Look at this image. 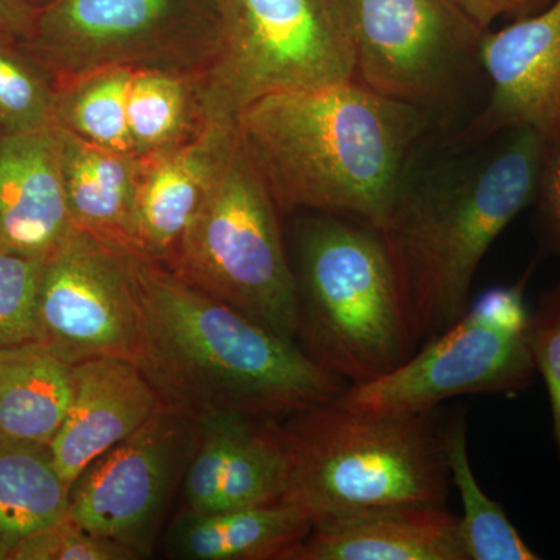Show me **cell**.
Here are the masks:
<instances>
[{
	"label": "cell",
	"mask_w": 560,
	"mask_h": 560,
	"mask_svg": "<svg viewBox=\"0 0 560 560\" xmlns=\"http://www.w3.org/2000/svg\"><path fill=\"white\" fill-rule=\"evenodd\" d=\"M237 136V124L212 121L198 138L142 161L132 254L168 267L197 219Z\"/></svg>",
	"instance_id": "17"
},
{
	"label": "cell",
	"mask_w": 560,
	"mask_h": 560,
	"mask_svg": "<svg viewBox=\"0 0 560 560\" xmlns=\"http://www.w3.org/2000/svg\"><path fill=\"white\" fill-rule=\"evenodd\" d=\"M58 130L62 184L73 228L132 253L142 161L102 149L65 128Z\"/></svg>",
	"instance_id": "21"
},
{
	"label": "cell",
	"mask_w": 560,
	"mask_h": 560,
	"mask_svg": "<svg viewBox=\"0 0 560 560\" xmlns=\"http://www.w3.org/2000/svg\"><path fill=\"white\" fill-rule=\"evenodd\" d=\"M161 407L160 394L135 361L105 357L75 364L68 415L50 442L68 488L92 460L142 429Z\"/></svg>",
	"instance_id": "16"
},
{
	"label": "cell",
	"mask_w": 560,
	"mask_h": 560,
	"mask_svg": "<svg viewBox=\"0 0 560 560\" xmlns=\"http://www.w3.org/2000/svg\"><path fill=\"white\" fill-rule=\"evenodd\" d=\"M44 260L0 249V349L38 341L36 304Z\"/></svg>",
	"instance_id": "26"
},
{
	"label": "cell",
	"mask_w": 560,
	"mask_h": 560,
	"mask_svg": "<svg viewBox=\"0 0 560 560\" xmlns=\"http://www.w3.org/2000/svg\"><path fill=\"white\" fill-rule=\"evenodd\" d=\"M219 50L205 72L209 120L237 124L276 92L353 80L352 46L331 0H219Z\"/></svg>",
	"instance_id": "7"
},
{
	"label": "cell",
	"mask_w": 560,
	"mask_h": 560,
	"mask_svg": "<svg viewBox=\"0 0 560 560\" xmlns=\"http://www.w3.org/2000/svg\"><path fill=\"white\" fill-rule=\"evenodd\" d=\"M282 427L290 456L283 500L312 522L372 508L447 503L451 469L436 410L382 415L335 399L294 412Z\"/></svg>",
	"instance_id": "4"
},
{
	"label": "cell",
	"mask_w": 560,
	"mask_h": 560,
	"mask_svg": "<svg viewBox=\"0 0 560 560\" xmlns=\"http://www.w3.org/2000/svg\"><path fill=\"white\" fill-rule=\"evenodd\" d=\"M353 80L436 116L481 68L482 32L452 0H331Z\"/></svg>",
	"instance_id": "10"
},
{
	"label": "cell",
	"mask_w": 560,
	"mask_h": 560,
	"mask_svg": "<svg viewBox=\"0 0 560 560\" xmlns=\"http://www.w3.org/2000/svg\"><path fill=\"white\" fill-rule=\"evenodd\" d=\"M482 293L447 330L425 342L399 368L375 381L350 385L338 397L346 407L382 415H418L442 401L475 394H517L534 381L523 327L526 283Z\"/></svg>",
	"instance_id": "9"
},
{
	"label": "cell",
	"mask_w": 560,
	"mask_h": 560,
	"mask_svg": "<svg viewBox=\"0 0 560 560\" xmlns=\"http://www.w3.org/2000/svg\"><path fill=\"white\" fill-rule=\"evenodd\" d=\"M536 205L545 243L560 254V142L548 153Z\"/></svg>",
	"instance_id": "29"
},
{
	"label": "cell",
	"mask_w": 560,
	"mask_h": 560,
	"mask_svg": "<svg viewBox=\"0 0 560 560\" xmlns=\"http://www.w3.org/2000/svg\"><path fill=\"white\" fill-rule=\"evenodd\" d=\"M312 526L311 515L287 500L219 512L184 508L165 534V551L183 560H285Z\"/></svg>",
	"instance_id": "20"
},
{
	"label": "cell",
	"mask_w": 560,
	"mask_h": 560,
	"mask_svg": "<svg viewBox=\"0 0 560 560\" xmlns=\"http://www.w3.org/2000/svg\"><path fill=\"white\" fill-rule=\"evenodd\" d=\"M480 62L490 97L444 145L467 147L512 128H530L560 142V0L499 32H486Z\"/></svg>",
	"instance_id": "14"
},
{
	"label": "cell",
	"mask_w": 560,
	"mask_h": 560,
	"mask_svg": "<svg viewBox=\"0 0 560 560\" xmlns=\"http://www.w3.org/2000/svg\"><path fill=\"white\" fill-rule=\"evenodd\" d=\"M138 366L162 405L197 419L241 411L285 419L338 399L349 383L300 348L164 265L132 254Z\"/></svg>",
	"instance_id": "3"
},
{
	"label": "cell",
	"mask_w": 560,
	"mask_h": 560,
	"mask_svg": "<svg viewBox=\"0 0 560 560\" xmlns=\"http://www.w3.org/2000/svg\"><path fill=\"white\" fill-rule=\"evenodd\" d=\"M36 326L38 342L72 366L105 357L136 363L140 308L131 250L73 230L44 260Z\"/></svg>",
	"instance_id": "11"
},
{
	"label": "cell",
	"mask_w": 560,
	"mask_h": 560,
	"mask_svg": "<svg viewBox=\"0 0 560 560\" xmlns=\"http://www.w3.org/2000/svg\"><path fill=\"white\" fill-rule=\"evenodd\" d=\"M523 338L533 360L547 385L552 415V434L560 458V282L541 294L536 312L528 315Z\"/></svg>",
	"instance_id": "28"
},
{
	"label": "cell",
	"mask_w": 560,
	"mask_h": 560,
	"mask_svg": "<svg viewBox=\"0 0 560 560\" xmlns=\"http://www.w3.org/2000/svg\"><path fill=\"white\" fill-rule=\"evenodd\" d=\"M73 230L57 125L0 131V249L47 257Z\"/></svg>",
	"instance_id": "18"
},
{
	"label": "cell",
	"mask_w": 560,
	"mask_h": 560,
	"mask_svg": "<svg viewBox=\"0 0 560 560\" xmlns=\"http://www.w3.org/2000/svg\"><path fill=\"white\" fill-rule=\"evenodd\" d=\"M0 560H2V559H0Z\"/></svg>",
	"instance_id": "33"
},
{
	"label": "cell",
	"mask_w": 560,
	"mask_h": 560,
	"mask_svg": "<svg viewBox=\"0 0 560 560\" xmlns=\"http://www.w3.org/2000/svg\"><path fill=\"white\" fill-rule=\"evenodd\" d=\"M456 7L482 32L490 31L493 22L506 18L518 21L547 9L552 0H452Z\"/></svg>",
	"instance_id": "30"
},
{
	"label": "cell",
	"mask_w": 560,
	"mask_h": 560,
	"mask_svg": "<svg viewBox=\"0 0 560 560\" xmlns=\"http://www.w3.org/2000/svg\"><path fill=\"white\" fill-rule=\"evenodd\" d=\"M220 35L219 0H55L20 46L57 88L121 66L206 72Z\"/></svg>",
	"instance_id": "8"
},
{
	"label": "cell",
	"mask_w": 560,
	"mask_h": 560,
	"mask_svg": "<svg viewBox=\"0 0 560 560\" xmlns=\"http://www.w3.org/2000/svg\"><path fill=\"white\" fill-rule=\"evenodd\" d=\"M279 209L241 135L168 270L184 282L296 341L298 296Z\"/></svg>",
	"instance_id": "6"
},
{
	"label": "cell",
	"mask_w": 560,
	"mask_h": 560,
	"mask_svg": "<svg viewBox=\"0 0 560 560\" xmlns=\"http://www.w3.org/2000/svg\"><path fill=\"white\" fill-rule=\"evenodd\" d=\"M451 480L463 501L460 536L467 560H537L499 501L482 492L467 452L466 419L455 416L444 425Z\"/></svg>",
	"instance_id": "24"
},
{
	"label": "cell",
	"mask_w": 560,
	"mask_h": 560,
	"mask_svg": "<svg viewBox=\"0 0 560 560\" xmlns=\"http://www.w3.org/2000/svg\"><path fill=\"white\" fill-rule=\"evenodd\" d=\"M55 121L102 149L151 160L212 124L205 72L149 66L97 70L57 86Z\"/></svg>",
	"instance_id": "12"
},
{
	"label": "cell",
	"mask_w": 560,
	"mask_h": 560,
	"mask_svg": "<svg viewBox=\"0 0 560 560\" xmlns=\"http://www.w3.org/2000/svg\"><path fill=\"white\" fill-rule=\"evenodd\" d=\"M22 2L27 3L32 9L39 11L40 9H44V7L50 5L55 0H22Z\"/></svg>",
	"instance_id": "32"
},
{
	"label": "cell",
	"mask_w": 560,
	"mask_h": 560,
	"mask_svg": "<svg viewBox=\"0 0 560 560\" xmlns=\"http://www.w3.org/2000/svg\"><path fill=\"white\" fill-rule=\"evenodd\" d=\"M38 10L22 0H0V36L20 40L27 39L35 27Z\"/></svg>",
	"instance_id": "31"
},
{
	"label": "cell",
	"mask_w": 560,
	"mask_h": 560,
	"mask_svg": "<svg viewBox=\"0 0 560 560\" xmlns=\"http://www.w3.org/2000/svg\"><path fill=\"white\" fill-rule=\"evenodd\" d=\"M294 250L296 342L315 363L360 385L410 359L418 346L381 232L349 217L312 212L298 223Z\"/></svg>",
	"instance_id": "5"
},
{
	"label": "cell",
	"mask_w": 560,
	"mask_h": 560,
	"mask_svg": "<svg viewBox=\"0 0 560 560\" xmlns=\"http://www.w3.org/2000/svg\"><path fill=\"white\" fill-rule=\"evenodd\" d=\"M73 366L38 341L0 349V433L49 444L68 415Z\"/></svg>",
	"instance_id": "22"
},
{
	"label": "cell",
	"mask_w": 560,
	"mask_h": 560,
	"mask_svg": "<svg viewBox=\"0 0 560 560\" xmlns=\"http://www.w3.org/2000/svg\"><path fill=\"white\" fill-rule=\"evenodd\" d=\"M195 438V419L162 405L142 429L81 471L70 488L69 521L147 558Z\"/></svg>",
	"instance_id": "13"
},
{
	"label": "cell",
	"mask_w": 560,
	"mask_h": 560,
	"mask_svg": "<svg viewBox=\"0 0 560 560\" xmlns=\"http://www.w3.org/2000/svg\"><path fill=\"white\" fill-rule=\"evenodd\" d=\"M422 162L412 158L381 237L415 345L447 330L469 308L482 257L539 195L551 145L512 128Z\"/></svg>",
	"instance_id": "1"
},
{
	"label": "cell",
	"mask_w": 560,
	"mask_h": 560,
	"mask_svg": "<svg viewBox=\"0 0 560 560\" xmlns=\"http://www.w3.org/2000/svg\"><path fill=\"white\" fill-rule=\"evenodd\" d=\"M69 493L49 444L0 433V559L36 530L68 518Z\"/></svg>",
	"instance_id": "23"
},
{
	"label": "cell",
	"mask_w": 560,
	"mask_h": 560,
	"mask_svg": "<svg viewBox=\"0 0 560 560\" xmlns=\"http://www.w3.org/2000/svg\"><path fill=\"white\" fill-rule=\"evenodd\" d=\"M138 552L92 536L69 518L36 530L10 551L7 560H135Z\"/></svg>",
	"instance_id": "27"
},
{
	"label": "cell",
	"mask_w": 560,
	"mask_h": 560,
	"mask_svg": "<svg viewBox=\"0 0 560 560\" xmlns=\"http://www.w3.org/2000/svg\"><path fill=\"white\" fill-rule=\"evenodd\" d=\"M57 88L14 39L0 36V131L27 132L57 125Z\"/></svg>",
	"instance_id": "25"
},
{
	"label": "cell",
	"mask_w": 560,
	"mask_h": 560,
	"mask_svg": "<svg viewBox=\"0 0 560 560\" xmlns=\"http://www.w3.org/2000/svg\"><path fill=\"white\" fill-rule=\"evenodd\" d=\"M285 560H467L459 515L436 504H396L331 515Z\"/></svg>",
	"instance_id": "19"
},
{
	"label": "cell",
	"mask_w": 560,
	"mask_h": 560,
	"mask_svg": "<svg viewBox=\"0 0 560 560\" xmlns=\"http://www.w3.org/2000/svg\"><path fill=\"white\" fill-rule=\"evenodd\" d=\"M197 438L186 474V510L219 512L283 500L290 456L280 419L241 411L195 419Z\"/></svg>",
	"instance_id": "15"
},
{
	"label": "cell",
	"mask_w": 560,
	"mask_h": 560,
	"mask_svg": "<svg viewBox=\"0 0 560 560\" xmlns=\"http://www.w3.org/2000/svg\"><path fill=\"white\" fill-rule=\"evenodd\" d=\"M431 121L350 80L265 95L237 130L280 213H337L378 231Z\"/></svg>",
	"instance_id": "2"
}]
</instances>
